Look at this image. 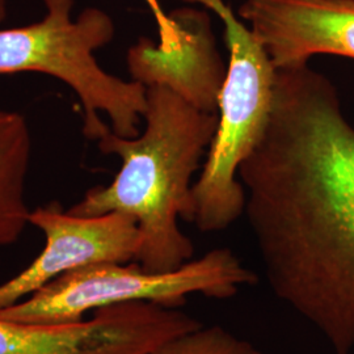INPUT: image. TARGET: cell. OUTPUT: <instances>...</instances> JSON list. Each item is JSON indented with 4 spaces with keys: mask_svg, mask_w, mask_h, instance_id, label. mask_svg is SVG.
I'll return each mask as SVG.
<instances>
[{
    "mask_svg": "<svg viewBox=\"0 0 354 354\" xmlns=\"http://www.w3.org/2000/svg\"><path fill=\"white\" fill-rule=\"evenodd\" d=\"M238 177L270 290L352 353L354 127L329 77L308 62L277 70L269 124Z\"/></svg>",
    "mask_w": 354,
    "mask_h": 354,
    "instance_id": "6da1fadb",
    "label": "cell"
},
{
    "mask_svg": "<svg viewBox=\"0 0 354 354\" xmlns=\"http://www.w3.org/2000/svg\"><path fill=\"white\" fill-rule=\"evenodd\" d=\"M145 130L124 138L108 130L97 140L102 153L121 158L106 187L89 189L67 212L79 216L109 213L133 216L140 245L134 263L165 273L193 260L194 245L177 219L190 221L192 177L214 140L219 114L205 113L165 86L146 87Z\"/></svg>",
    "mask_w": 354,
    "mask_h": 354,
    "instance_id": "7a4b0ae2",
    "label": "cell"
},
{
    "mask_svg": "<svg viewBox=\"0 0 354 354\" xmlns=\"http://www.w3.org/2000/svg\"><path fill=\"white\" fill-rule=\"evenodd\" d=\"M38 23L0 29V75L39 73L73 89L83 109V134L97 140L112 129L124 138L140 134L146 87L106 73L95 53L114 38L112 17L88 7L73 17L75 0H42Z\"/></svg>",
    "mask_w": 354,
    "mask_h": 354,
    "instance_id": "3957f363",
    "label": "cell"
},
{
    "mask_svg": "<svg viewBox=\"0 0 354 354\" xmlns=\"http://www.w3.org/2000/svg\"><path fill=\"white\" fill-rule=\"evenodd\" d=\"M181 1L209 8L225 26L227 75L219 97V124L201 176L192 187L189 221L203 232H219L244 214L245 190L238 171L266 133L277 70L251 29L225 0Z\"/></svg>",
    "mask_w": 354,
    "mask_h": 354,
    "instance_id": "277c9868",
    "label": "cell"
},
{
    "mask_svg": "<svg viewBox=\"0 0 354 354\" xmlns=\"http://www.w3.org/2000/svg\"><path fill=\"white\" fill-rule=\"evenodd\" d=\"M257 274L228 248H215L176 270L153 273L140 264H97L54 279L19 304L0 310V319L28 324L79 322L89 311L127 302L180 307L193 294L230 299L257 282Z\"/></svg>",
    "mask_w": 354,
    "mask_h": 354,
    "instance_id": "5b68a950",
    "label": "cell"
},
{
    "mask_svg": "<svg viewBox=\"0 0 354 354\" xmlns=\"http://www.w3.org/2000/svg\"><path fill=\"white\" fill-rule=\"evenodd\" d=\"M93 313L88 320L57 324L0 319V354H150L203 326L180 307L145 301Z\"/></svg>",
    "mask_w": 354,
    "mask_h": 354,
    "instance_id": "8992f818",
    "label": "cell"
},
{
    "mask_svg": "<svg viewBox=\"0 0 354 354\" xmlns=\"http://www.w3.org/2000/svg\"><path fill=\"white\" fill-rule=\"evenodd\" d=\"M29 225L44 232L45 248L23 272L0 285V310L76 269L134 261L140 250L137 221L121 213L79 216L50 203L30 212Z\"/></svg>",
    "mask_w": 354,
    "mask_h": 354,
    "instance_id": "52a82bcc",
    "label": "cell"
},
{
    "mask_svg": "<svg viewBox=\"0 0 354 354\" xmlns=\"http://www.w3.org/2000/svg\"><path fill=\"white\" fill-rule=\"evenodd\" d=\"M238 17L276 70L320 54L354 59V0H244Z\"/></svg>",
    "mask_w": 354,
    "mask_h": 354,
    "instance_id": "ba28073f",
    "label": "cell"
},
{
    "mask_svg": "<svg viewBox=\"0 0 354 354\" xmlns=\"http://www.w3.org/2000/svg\"><path fill=\"white\" fill-rule=\"evenodd\" d=\"M168 15L178 28V45L165 50L150 38H140L127 51L131 79L145 87H168L198 111L218 114L227 64L216 48L210 15L193 7Z\"/></svg>",
    "mask_w": 354,
    "mask_h": 354,
    "instance_id": "9c48e42d",
    "label": "cell"
},
{
    "mask_svg": "<svg viewBox=\"0 0 354 354\" xmlns=\"http://www.w3.org/2000/svg\"><path fill=\"white\" fill-rule=\"evenodd\" d=\"M32 136L26 117L0 109V248L20 239L29 225L26 180Z\"/></svg>",
    "mask_w": 354,
    "mask_h": 354,
    "instance_id": "30bf717a",
    "label": "cell"
},
{
    "mask_svg": "<svg viewBox=\"0 0 354 354\" xmlns=\"http://www.w3.org/2000/svg\"><path fill=\"white\" fill-rule=\"evenodd\" d=\"M150 354H264L252 342L221 326H203L181 335Z\"/></svg>",
    "mask_w": 354,
    "mask_h": 354,
    "instance_id": "8fae6325",
    "label": "cell"
},
{
    "mask_svg": "<svg viewBox=\"0 0 354 354\" xmlns=\"http://www.w3.org/2000/svg\"><path fill=\"white\" fill-rule=\"evenodd\" d=\"M149 6L152 16L156 21L158 33H159V46L165 50L174 49L178 45L180 41V32L175 21L165 13L159 3V0H145Z\"/></svg>",
    "mask_w": 354,
    "mask_h": 354,
    "instance_id": "7c38bea8",
    "label": "cell"
},
{
    "mask_svg": "<svg viewBox=\"0 0 354 354\" xmlns=\"http://www.w3.org/2000/svg\"><path fill=\"white\" fill-rule=\"evenodd\" d=\"M7 16V0H0V23L4 21Z\"/></svg>",
    "mask_w": 354,
    "mask_h": 354,
    "instance_id": "4fadbf2b",
    "label": "cell"
}]
</instances>
